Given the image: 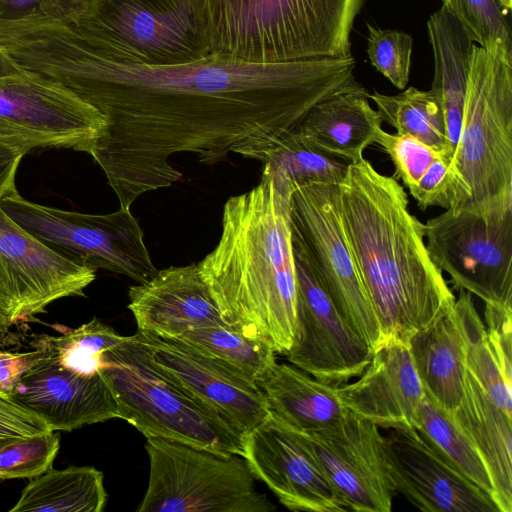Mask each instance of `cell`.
<instances>
[{
	"label": "cell",
	"instance_id": "obj_1",
	"mask_svg": "<svg viewBox=\"0 0 512 512\" xmlns=\"http://www.w3.org/2000/svg\"><path fill=\"white\" fill-rule=\"evenodd\" d=\"M10 52L22 68L60 83L105 117L88 154L129 209L181 180L169 160L174 154H196L206 165L229 153L257 159L317 103L355 82L352 55L259 64L211 53L177 65L120 63L52 15L26 18Z\"/></svg>",
	"mask_w": 512,
	"mask_h": 512
},
{
	"label": "cell",
	"instance_id": "obj_2",
	"mask_svg": "<svg viewBox=\"0 0 512 512\" xmlns=\"http://www.w3.org/2000/svg\"><path fill=\"white\" fill-rule=\"evenodd\" d=\"M285 176L262 167L260 182L223 206L216 247L197 269L230 328L286 354L297 326V277Z\"/></svg>",
	"mask_w": 512,
	"mask_h": 512
},
{
	"label": "cell",
	"instance_id": "obj_3",
	"mask_svg": "<svg viewBox=\"0 0 512 512\" xmlns=\"http://www.w3.org/2000/svg\"><path fill=\"white\" fill-rule=\"evenodd\" d=\"M408 204L398 181L364 158L348 164L338 186L344 237L377 317L381 342L409 343L456 300L429 256L424 224Z\"/></svg>",
	"mask_w": 512,
	"mask_h": 512
},
{
	"label": "cell",
	"instance_id": "obj_4",
	"mask_svg": "<svg viewBox=\"0 0 512 512\" xmlns=\"http://www.w3.org/2000/svg\"><path fill=\"white\" fill-rule=\"evenodd\" d=\"M364 0H204L211 52L274 64L351 56Z\"/></svg>",
	"mask_w": 512,
	"mask_h": 512
},
{
	"label": "cell",
	"instance_id": "obj_5",
	"mask_svg": "<svg viewBox=\"0 0 512 512\" xmlns=\"http://www.w3.org/2000/svg\"><path fill=\"white\" fill-rule=\"evenodd\" d=\"M449 169L466 196L463 210L487 224L512 218V65L477 44Z\"/></svg>",
	"mask_w": 512,
	"mask_h": 512
},
{
	"label": "cell",
	"instance_id": "obj_6",
	"mask_svg": "<svg viewBox=\"0 0 512 512\" xmlns=\"http://www.w3.org/2000/svg\"><path fill=\"white\" fill-rule=\"evenodd\" d=\"M60 16L120 63L177 65L212 53L204 0H85Z\"/></svg>",
	"mask_w": 512,
	"mask_h": 512
},
{
	"label": "cell",
	"instance_id": "obj_7",
	"mask_svg": "<svg viewBox=\"0 0 512 512\" xmlns=\"http://www.w3.org/2000/svg\"><path fill=\"white\" fill-rule=\"evenodd\" d=\"M107 351L101 368L120 419L146 438L177 441L243 456L244 436L204 402L160 378L137 359L127 343Z\"/></svg>",
	"mask_w": 512,
	"mask_h": 512
},
{
	"label": "cell",
	"instance_id": "obj_8",
	"mask_svg": "<svg viewBox=\"0 0 512 512\" xmlns=\"http://www.w3.org/2000/svg\"><path fill=\"white\" fill-rule=\"evenodd\" d=\"M149 480L137 512H272L247 461L177 441L146 438Z\"/></svg>",
	"mask_w": 512,
	"mask_h": 512
},
{
	"label": "cell",
	"instance_id": "obj_9",
	"mask_svg": "<svg viewBox=\"0 0 512 512\" xmlns=\"http://www.w3.org/2000/svg\"><path fill=\"white\" fill-rule=\"evenodd\" d=\"M338 186L317 182L291 186L292 248L339 314L375 350L381 330L344 237Z\"/></svg>",
	"mask_w": 512,
	"mask_h": 512
},
{
	"label": "cell",
	"instance_id": "obj_10",
	"mask_svg": "<svg viewBox=\"0 0 512 512\" xmlns=\"http://www.w3.org/2000/svg\"><path fill=\"white\" fill-rule=\"evenodd\" d=\"M0 207L42 243L77 264L121 274L136 283L158 271L129 208L109 214L65 211L30 202L17 190L4 196Z\"/></svg>",
	"mask_w": 512,
	"mask_h": 512
},
{
	"label": "cell",
	"instance_id": "obj_11",
	"mask_svg": "<svg viewBox=\"0 0 512 512\" xmlns=\"http://www.w3.org/2000/svg\"><path fill=\"white\" fill-rule=\"evenodd\" d=\"M106 125L94 106L60 83L24 69L0 78V143L89 153Z\"/></svg>",
	"mask_w": 512,
	"mask_h": 512
},
{
	"label": "cell",
	"instance_id": "obj_12",
	"mask_svg": "<svg viewBox=\"0 0 512 512\" xmlns=\"http://www.w3.org/2000/svg\"><path fill=\"white\" fill-rule=\"evenodd\" d=\"M127 343L145 366L216 410L243 436L269 416L256 382L199 348L140 331L128 336Z\"/></svg>",
	"mask_w": 512,
	"mask_h": 512
},
{
	"label": "cell",
	"instance_id": "obj_13",
	"mask_svg": "<svg viewBox=\"0 0 512 512\" xmlns=\"http://www.w3.org/2000/svg\"><path fill=\"white\" fill-rule=\"evenodd\" d=\"M433 263L454 288L485 303L512 304V218L487 224L467 210L446 209L424 224Z\"/></svg>",
	"mask_w": 512,
	"mask_h": 512
},
{
	"label": "cell",
	"instance_id": "obj_14",
	"mask_svg": "<svg viewBox=\"0 0 512 512\" xmlns=\"http://www.w3.org/2000/svg\"><path fill=\"white\" fill-rule=\"evenodd\" d=\"M243 457L255 477L291 511L347 512L304 432L269 414L244 436Z\"/></svg>",
	"mask_w": 512,
	"mask_h": 512
},
{
	"label": "cell",
	"instance_id": "obj_15",
	"mask_svg": "<svg viewBox=\"0 0 512 512\" xmlns=\"http://www.w3.org/2000/svg\"><path fill=\"white\" fill-rule=\"evenodd\" d=\"M95 278V269L62 257L0 207V300L17 323L58 299L84 296Z\"/></svg>",
	"mask_w": 512,
	"mask_h": 512
},
{
	"label": "cell",
	"instance_id": "obj_16",
	"mask_svg": "<svg viewBox=\"0 0 512 512\" xmlns=\"http://www.w3.org/2000/svg\"><path fill=\"white\" fill-rule=\"evenodd\" d=\"M297 326L288 361L322 383L342 386L357 378L374 350L344 320L305 262L293 252Z\"/></svg>",
	"mask_w": 512,
	"mask_h": 512
},
{
	"label": "cell",
	"instance_id": "obj_17",
	"mask_svg": "<svg viewBox=\"0 0 512 512\" xmlns=\"http://www.w3.org/2000/svg\"><path fill=\"white\" fill-rule=\"evenodd\" d=\"M385 466L394 491L426 512H500L494 498L464 476L421 432L390 429Z\"/></svg>",
	"mask_w": 512,
	"mask_h": 512
},
{
	"label": "cell",
	"instance_id": "obj_18",
	"mask_svg": "<svg viewBox=\"0 0 512 512\" xmlns=\"http://www.w3.org/2000/svg\"><path fill=\"white\" fill-rule=\"evenodd\" d=\"M304 433L349 511H391L395 491L378 426L348 410L335 425Z\"/></svg>",
	"mask_w": 512,
	"mask_h": 512
},
{
	"label": "cell",
	"instance_id": "obj_19",
	"mask_svg": "<svg viewBox=\"0 0 512 512\" xmlns=\"http://www.w3.org/2000/svg\"><path fill=\"white\" fill-rule=\"evenodd\" d=\"M13 401L41 417L52 431H71L120 418L117 402L101 370L84 374L49 356L27 371Z\"/></svg>",
	"mask_w": 512,
	"mask_h": 512
},
{
	"label": "cell",
	"instance_id": "obj_20",
	"mask_svg": "<svg viewBox=\"0 0 512 512\" xmlns=\"http://www.w3.org/2000/svg\"><path fill=\"white\" fill-rule=\"evenodd\" d=\"M338 395L347 410L379 429L413 428L425 393L409 343L398 339L382 341L358 379L339 386Z\"/></svg>",
	"mask_w": 512,
	"mask_h": 512
},
{
	"label": "cell",
	"instance_id": "obj_21",
	"mask_svg": "<svg viewBox=\"0 0 512 512\" xmlns=\"http://www.w3.org/2000/svg\"><path fill=\"white\" fill-rule=\"evenodd\" d=\"M128 296L140 332L175 338L189 330L226 325L195 263L158 270L131 286Z\"/></svg>",
	"mask_w": 512,
	"mask_h": 512
},
{
	"label": "cell",
	"instance_id": "obj_22",
	"mask_svg": "<svg viewBox=\"0 0 512 512\" xmlns=\"http://www.w3.org/2000/svg\"><path fill=\"white\" fill-rule=\"evenodd\" d=\"M450 311L409 340V349L425 395L446 414L458 407L467 375L471 328L479 316L472 294L459 290Z\"/></svg>",
	"mask_w": 512,
	"mask_h": 512
},
{
	"label": "cell",
	"instance_id": "obj_23",
	"mask_svg": "<svg viewBox=\"0 0 512 512\" xmlns=\"http://www.w3.org/2000/svg\"><path fill=\"white\" fill-rule=\"evenodd\" d=\"M381 125L367 91L355 81L317 103L293 133L311 149L354 163L376 142Z\"/></svg>",
	"mask_w": 512,
	"mask_h": 512
},
{
	"label": "cell",
	"instance_id": "obj_24",
	"mask_svg": "<svg viewBox=\"0 0 512 512\" xmlns=\"http://www.w3.org/2000/svg\"><path fill=\"white\" fill-rule=\"evenodd\" d=\"M448 416L484 462L500 512H511L512 417L491 401L468 371L461 402Z\"/></svg>",
	"mask_w": 512,
	"mask_h": 512
},
{
	"label": "cell",
	"instance_id": "obj_25",
	"mask_svg": "<svg viewBox=\"0 0 512 512\" xmlns=\"http://www.w3.org/2000/svg\"><path fill=\"white\" fill-rule=\"evenodd\" d=\"M427 30L434 55L430 91L443 114L445 158L451 162L460 137L469 69L476 43L443 6L429 17Z\"/></svg>",
	"mask_w": 512,
	"mask_h": 512
},
{
	"label": "cell",
	"instance_id": "obj_26",
	"mask_svg": "<svg viewBox=\"0 0 512 512\" xmlns=\"http://www.w3.org/2000/svg\"><path fill=\"white\" fill-rule=\"evenodd\" d=\"M257 385L269 414L301 432L329 428L348 411L338 387L322 383L294 365L275 362Z\"/></svg>",
	"mask_w": 512,
	"mask_h": 512
},
{
	"label": "cell",
	"instance_id": "obj_27",
	"mask_svg": "<svg viewBox=\"0 0 512 512\" xmlns=\"http://www.w3.org/2000/svg\"><path fill=\"white\" fill-rule=\"evenodd\" d=\"M107 497L103 473L96 468H50L31 478L9 511L101 512Z\"/></svg>",
	"mask_w": 512,
	"mask_h": 512
},
{
	"label": "cell",
	"instance_id": "obj_28",
	"mask_svg": "<svg viewBox=\"0 0 512 512\" xmlns=\"http://www.w3.org/2000/svg\"><path fill=\"white\" fill-rule=\"evenodd\" d=\"M466 369L491 401L512 417V327H485L478 316L471 328Z\"/></svg>",
	"mask_w": 512,
	"mask_h": 512
},
{
	"label": "cell",
	"instance_id": "obj_29",
	"mask_svg": "<svg viewBox=\"0 0 512 512\" xmlns=\"http://www.w3.org/2000/svg\"><path fill=\"white\" fill-rule=\"evenodd\" d=\"M367 97L376 104L382 121L394 127L397 134L412 136L445 158L443 114L430 90L411 86L396 95L374 90L367 92Z\"/></svg>",
	"mask_w": 512,
	"mask_h": 512
},
{
	"label": "cell",
	"instance_id": "obj_30",
	"mask_svg": "<svg viewBox=\"0 0 512 512\" xmlns=\"http://www.w3.org/2000/svg\"><path fill=\"white\" fill-rule=\"evenodd\" d=\"M413 427L421 432L464 476L494 498V488L489 472L478 452L448 414L426 395L415 413Z\"/></svg>",
	"mask_w": 512,
	"mask_h": 512
},
{
	"label": "cell",
	"instance_id": "obj_31",
	"mask_svg": "<svg viewBox=\"0 0 512 512\" xmlns=\"http://www.w3.org/2000/svg\"><path fill=\"white\" fill-rule=\"evenodd\" d=\"M183 340L258 382L276 362L275 352L227 325L184 332Z\"/></svg>",
	"mask_w": 512,
	"mask_h": 512
},
{
	"label": "cell",
	"instance_id": "obj_32",
	"mask_svg": "<svg viewBox=\"0 0 512 512\" xmlns=\"http://www.w3.org/2000/svg\"><path fill=\"white\" fill-rule=\"evenodd\" d=\"M287 178L290 186L306 183L341 184L348 164L304 145L291 131L276 140L257 158Z\"/></svg>",
	"mask_w": 512,
	"mask_h": 512
},
{
	"label": "cell",
	"instance_id": "obj_33",
	"mask_svg": "<svg viewBox=\"0 0 512 512\" xmlns=\"http://www.w3.org/2000/svg\"><path fill=\"white\" fill-rule=\"evenodd\" d=\"M127 336L119 335L112 327L97 318L60 336L43 335L35 346L49 350L50 357L70 370L93 374L104 365V354L120 345Z\"/></svg>",
	"mask_w": 512,
	"mask_h": 512
},
{
	"label": "cell",
	"instance_id": "obj_34",
	"mask_svg": "<svg viewBox=\"0 0 512 512\" xmlns=\"http://www.w3.org/2000/svg\"><path fill=\"white\" fill-rule=\"evenodd\" d=\"M473 41L512 65V37L507 15L497 0H442Z\"/></svg>",
	"mask_w": 512,
	"mask_h": 512
},
{
	"label": "cell",
	"instance_id": "obj_35",
	"mask_svg": "<svg viewBox=\"0 0 512 512\" xmlns=\"http://www.w3.org/2000/svg\"><path fill=\"white\" fill-rule=\"evenodd\" d=\"M59 450V434L49 431L0 445V481L34 478L50 468Z\"/></svg>",
	"mask_w": 512,
	"mask_h": 512
},
{
	"label": "cell",
	"instance_id": "obj_36",
	"mask_svg": "<svg viewBox=\"0 0 512 512\" xmlns=\"http://www.w3.org/2000/svg\"><path fill=\"white\" fill-rule=\"evenodd\" d=\"M367 54L374 68L398 89H404L410 78L413 39L394 29L367 24Z\"/></svg>",
	"mask_w": 512,
	"mask_h": 512
},
{
	"label": "cell",
	"instance_id": "obj_37",
	"mask_svg": "<svg viewBox=\"0 0 512 512\" xmlns=\"http://www.w3.org/2000/svg\"><path fill=\"white\" fill-rule=\"evenodd\" d=\"M389 155L395 175L409 189L423 176L441 154L409 135L391 134L379 130L376 142Z\"/></svg>",
	"mask_w": 512,
	"mask_h": 512
},
{
	"label": "cell",
	"instance_id": "obj_38",
	"mask_svg": "<svg viewBox=\"0 0 512 512\" xmlns=\"http://www.w3.org/2000/svg\"><path fill=\"white\" fill-rule=\"evenodd\" d=\"M450 163L438 156L418 182L408 189L422 210L431 206L453 210L465 208L466 196L449 169Z\"/></svg>",
	"mask_w": 512,
	"mask_h": 512
},
{
	"label": "cell",
	"instance_id": "obj_39",
	"mask_svg": "<svg viewBox=\"0 0 512 512\" xmlns=\"http://www.w3.org/2000/svg\"><path fill=\"white\" fill-rule=\"evenodd\" d=\"M52 431L38 415L0 395V445L21 437Z\"/></svg>",
	"mask_w": 512,
	"mask_h": 512
},
{
	"label": "cell",
	"instance_id": "obj_40",
	"mask_svg": "<svg viewBox=\"0 0 512 512\" xmlns=\"http://www.w3.org/2000/svg\"><path fill=\"white\" fill-rule=\"evenodd\" d=\"M47 356L49 350L41 346L30 352L0 350V395L10 398L24 374Z\"/></svg>",
	"mask_w": 512,
	"mask_h": 512
},
{
	"label": "cell",
	"instance_id": "obj_41",
	"mask_svg": "<svg viewBox=\"0 0 512 512\" xmlns=\"http://www.w3.org/2000/svg\"><path fill=\"white\" fill-rule=\"evenodd\" d=\"M24 155L22 151L0 143V200L17 190L15 178Z\"/></svg>",
	"mask_w": 512,
	"mask_h": 512
},
{
	"label": "cell",
	"instance_id": "obj_42",
	"mask_svg": "<svg viewBox=\"0 0 512 512\" xmlns=\"http://www.w3.org/2000/svg\"><path fill=\"white\" fill-rule=\"evenodd\" d=\"M24 69L13 59L0 44V78L19 74Z\"/></svg>",
	"mask_w": 512,
	"mask_h": 512
},
{
	"label": "cell",
	"instance_id": "obj_43",
	"mask_svg": "<svg viewBox=\"0 0 512 512\" xmlns=\"http://www.w3.org/2000/svg\"><path fill=\"white\" fill-rule=\"evenodd\" d=\"M14 324H17V321L12 311L0 300V333L8 331Z\"/></svg>",
	"mask_w": 512,
	"mask_h": 512
},
{
	"label": "cell",
	"instance_id": "obj_44",
	"mask_svg": "<svg viewBox=\"0 0 512 512\" xmlns=\"http://www.w3.org/2000/svg\"><path fill=\"white\" fill-rule=\"evenodd\" d=\"M499 5L502 7V9L505 11L506 14L509 13V11L512 8V0H497Z\"/></svg>",
	"mask_w": 512,
	"mask_h": 512
}]
</instances>
